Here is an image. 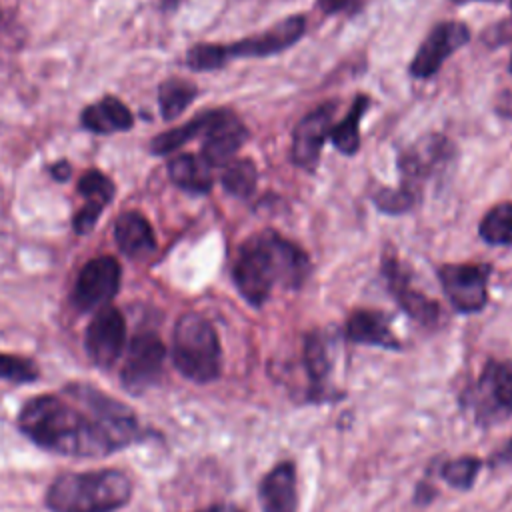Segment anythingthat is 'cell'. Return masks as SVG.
<instances>
[{"label":"cell","mask_w":512,"mask_h":512,"mask_svg":"<svg viewBox=\"0 0 512 512\" xmlns=\"http://www.w3.org/2000/svg\"><path fill=\"white\" fill-rule=\"evenodd\" d=\"M198 90L192 82L182 80V78H170L164 80L158 88V102H160V112L164 120H174L178 118L188 104L196 98Z\"/></svg>","instance_id":"23"},{"label":"cell","mask_w":512,"mask_h":512,"mask_svg":"<svg viewBox=\"0 0 512 512\" xmlns=\"http://www.w3.org/2000/svg\"><path fill=\"white\" fill-rule=\"evenodd\" d=\"M368 108V96H356L340 124L332 126L330 140L342 154H354L360 146V118Z\"/></svg>","instance_id":"22"},{"label":"cell","mask_w":512,"mask_h":512,"mask_svg":"<svg viewBox=\"0 0 512 512\" xmlns=\"http://www.w3.org/2000/svg\"><path fill=\"white\" fill-rule=\"evenodd\" d=\"M84 128L96 134H112L132 128V112L116 96H106L82 110Z\"/></svg>","instance_id":"19"},{"label":"cell","mask_w":512,"mask_h":512,"mask_svg":"<svg viewBox=\"0 0 512 512\" xmlns=\"http://www.w3.org/2000/svg\"><path fill=\"white\" fill-rule=\"evenodd\" d=\"M102 210H104V208H100V206L84 204V206L76 212V216H74V230H76L78 234H88V232L96 226V222H98Z\"/></svg>","instance_id":"31"},{"label":"cell","mask_w":512,"mask_h":512,"mask_svg":"<svg viewBox=\"0 0 512 512\" xmlns=\"http://www.w3.org/2000/svg\"><path fill=\"white\" fill-rule=\"evenodd\" d=\"M306 20L302 16H288L276 22L266 32L242 38L240 42L222 46V44H196L188 50L186 62L194 70H216L224 66L230 58H248V56H270L280 50H286L304 34Z\"/></svg>","instance_id":"5"},{"label":"cell","mask_w":512,"mask_h":512,"mask_svg":"<svg viewBox=\"0 0 512 512\" xmlns=\"http://www.w3.org/2000/svg\"><path fill=\"white\" fill-rule=\"evenodd\" d=\"M346 336L352 342L398 348V340L390 328L388 316L378 310H356L346 322Z\"/></svg>","instance_id":"18"},{"label":"cell","mask_w":512,"mask_h":512,"mask_svg":"<svg viewBox=\"0 0 512 512\" xmlns=\"http://www.w3.org/2000/svg\"><path fill=\"white\" fill-rule=\"evenodd\" d=\"M334 104H322L308 112L292 132V160L304 170H314L322 144L330 136Z\"/></svg>","instance_id":"11"},{"label":"cell","mask_w":512,"mask_h":512,"mask_svg":"<svg viewBox=\"0 0 512 512\" xmlns=\"http://www.w3.org/2000/svg\"><path fill=\"white\" fill-rule=\"evenodd\" d=\"M164 356L166 348L154 332H138L132 336L122 368L124 386L132 392H140L152 386L162 374Z\"/></svg>","instance_id":"9"},{"label":"cell","mask_w":512,"mask_h":512,"mask_svg":"<svg viewBox=\"0 0 512 512\" xmlns=\"http://www.w3.org/2000/svg\"><path fill=\"white\" fill-rule=\"evenodd\" d=\"M320 4L326 12H340V10L358 6V0H320Z\"/></svg>","instance_id":"32"},{"label":"cell","mask_w":512,"mask_h":512,"mask_svg":"<svg viewBox=\"0 0 512 512\" xmlns=\"http://www.w3.org/2000/svg\"><path fill=\"white\" fill-rule=\"evenodd\" d=\"M70 164L66 162V160H60V162H56V164H52L50 166V174H52V178H56V180H66L68 176H70Z\"/></svg>","instance_id":"33"},{"label":"cell","mask_w":512,"mask_h":512,"mask_svg":"<svg viewBox=\"0 0 512 512\" xmlns=\"http://www.w3.org/2000/svg\"><path fill=\"white\" fill-rule=\"evenodd\" d=\"M480 470V460L474 458V456H460L456 460H450L442 466L440 474L442 478L454 486V488H460V490H466L474 484V478Z\"/></svg>","instance_id":"27"},{"label":"cell","mask_w":512,"mask_h":512,"mask_svg":"<svg viewBox=\"0 0 512 512\" xmlns=\"http://www.w3.org/2000/svg\"><path fill=\"white\" fill-rule=\"evenodd\" d=\"M84 346L96 366H114L126 346V322L122 312L114 306H104L96 310L94 318L86 328Z\"/></svg>","instance_id":"8"},{"label":"cell","mask_w":512,"mask_h":512,"mask_svg":"<svg viewBox=\"0 0 512 512\" xmlns=\"http://www.w3.org/2000/svg\"><path fill=\"white\" fill-rule=\"evenodd\" d=\"M78 192L86 198V204H94L104 208L114 196L112 180L100 170H88L78 180Z\"/></svg>","instance_id":"26"},{"label":"cell","mask_w":512,"mask_h":512,"mask_svg":"<svg viewBox=\"0 0 512 512\" xmlns=\"http://www.w3.org/2000/svg\"><path fill=\"white\" fill-rule=\"evenodd\" d=\"M208 512H240V510L236 506H232V504H216Z\"/></svg>","instance_id":"35"},{"label":"cell","mask_w":512,"mask_h":512,"mask_svg":"<svg viewBox=\"0 0 512 512\" xmlns=\"http://www.w3.org/2000/svg\"><path fill=\"white\" fill-rule=\"evenodd\" d=\"M384 276L392 296L408 316H412L420 324H434L438 320V304L412 286L410 276L396 258H388L384 262Z\"/></svg>","instance_id":"14"},{"label":"cell","mask_w":512,"mask_h":512,"mask_svg":"<svg viewBox=\"0 0 512 512\" xmlns=\"http://www.w3.org/2000/svg\"><path fill=\"white\" fill-rule=\"evenodd\" d=\"M308 272V256L294 242L274 230H262L240 246L232 278L246 302L262 306L276 284L298 288Z\"/></svg>","instance_id":"2"},{"label":"cell","mask_w":512,"mask_h":512,"mask_svg":"<svg viewBox=\"0 0 512 512\" xmlns=\"http://www.w3.org/2000/svg\"><path fill=\"white\" fill-rule=\"evenodd\" d=\"M510 6H512V0H510Z\"/></svg>","instance_id":"38"},{"label":"cell","mask_w":512,"mask_h":512,"mask_svg":"<svg viewBox=\"0 0 512 512\" xmlns=\"http://www.w3.org/2000/svg\"><path fill=\"white\" fill-rule=\"evenodd\" d=\"M172 362L176 370L198 384L220 376L222 350L214 326L196 312L178 318L172 334Z\"/></svg>","instance_id":"4"},{"label":"cell","mask_w":512,"mask_h":512,"mask_svg":"<svg viewBox=\"0 0 512 512\" xmlns=\"http://www.w3.org/2000/svg\"><path fill=\"white\" fill-rule=\"evenodd\" d=\"M454 2H458V4H462V2H472V0H454ZM490 2H500V0H490Z\"/></svg>","instance_id":"36"},{"label":"cell","mask_w":512,"mask_h":512,"mask_svg":"<svg viewBox=\"0 0 512 512\" xmlns=\"http://www.w3.org/2000/svg\"><path fill=\"white\" fill-rule=\"evenodd\" d=\"M122 270L116 258L98 256L88 260L74 284L72 302L80 312L104 308L120 288Z\"/></svg>","instance_id":"6"},{"label":"cell","mask_w":512,"mask_h":512,"mask_svg":"<svg viewBox=\"0 0 512 512\" xmlns=\"http://www.w3.org/2000/svg\"><path fill=\"white\" fill-rule=\"evenodd\" d=\"M68 394L72 400L42 394L24 404L18 426L34 444L58 454L96 458L136 440L138 422L128 406L86 384L70 386Z\"/></svg>","instance_id":"1"},{"label":"cell","mask_w":512,"mask_h":512,"mask_svg":"<svg viewBox=\"0 0 512 512\" xmlns=\"http://www.w3.org/2000/svg\"><path fill=\"white\" fill-rule=\"evenodd\" d=\"M114 240L122 254L140 258L154 250V230L140 212H122L114 222Z\"/></svg>","instance_id":"17"},{"label":"cell","mask_w":512,"mask_h":512,"mask_svg":"<svg viewBox=\"0 0 512 512\" xmlns=\"http://www.w3.org/2000/svg\"><path fill=\"white\" fill-rule=\"evenodd\" d=\"M480 236L488 244H512V202H500L484 214Z\"/></svg>","instance_id":"25"},{"label":"cell","mask_w":512,"mask_h":512,"mask_svg":"<svg viewBox=\"0 0 512 512\" xmlns=\"http://www.w3.org/2000/svg\"><path fill=\"white\" fill-rule=\"evenodd\" d=\"M488 276L486 264H444L438 270L444 294L458 312H478L486 306Z\"/></svg>","instance_id":"7"},{"label":"cell","mask_w":512,"mask_h":512,"mask_svg":"<svg viewBox=\"0 0 512 512\" xmlns=\"http://www.w3.org/2000/svg\"><path fill=\"white\" fill-rule=\"evenodd\" d=\"M132 494L130 478L120 470H90L58 476L46 492L52 512H114Z\"/></svg>","instance_id":"3"},{"label":"cell","mask_w":512,"mask_h":512,"mask_svg":"<svg viewBox=\"0 0 512 512\" xmlns=\"http://www.w3.org/2000/svg\"><path fill=\"white\" fill-rule=\"evenodd\" d=\"M36 374V366L30 360L0 352V380L30 382L36 378Z\"/></svg>","instance_id":"29"},{"label":"cell","mask_w":512,"mask_h":512,"mask_svg":"<svg viewBox=\"0 0 512 512\" xmlns=\"http://www.w3.org/2000/svg\"><path fill=\"white\" fill-rule=\"evenodd\" d=\"M476 392L482 416L512 414V360H488Z\"/></svg>","instance_id":"13"},{"label":"cell","mask_w":512,"mask_h":512,"mask_svg":"<svg viewBox=\"0 0 512 512\" xmlns=\"http://www.w3.org/2000/svg\"><path fill=\"white\" fill-rule=\"evenodd\" d=\"M498 112H500L502 116L512 118V92H504V94L500 96V100H498Z\"/></svg>","instance_id":"34"},{"label":"cell","mask_w":512,"mask_h":512,"mask_svg":"<svg viewBox=\"0 0 512 512\" xmlns=\"http://www.w3.org/2000/svg\"><path fill=\"white\" fill-rule=\"evenodd\" d=\"M248 130L230 110H214L212 122L204 132L200 156L214 168L224 166L234 158L238 148L246 142Z\"/></svg>","instance_id":"12"},{"label":"cell","mask_w":512,"mask_h":512,"mask_svg":"<svg viewBox=\"0 0 512 512\" xmlns=\"http://www.w3.org/2000/svg\"><path fill=\"white\" fill-rule=\"evenodd\" d=\"M450 156V146L442 136H426L414 142L400 156V170L406 186L416 190V182L434 174Z\"/></svg>","instance_id":"15"},{"label":"cell","mask_w":512,"mask_h":512,"mask_svg":"<svg viewBox=\"0 0 512 512\" xmlns=\"http://www.w3.org/2000/svg\"><path fill=\"white\" fill-rule=\"evenodd\" d=\"M264 512H296V470L292 462L276 464L260 482Z\"/></svg>","instance_id":"16"},{"label":"cell","mask_w":512,"mask_h":512,"mask_svg":"<svg viewBox=\"0 0 512 512\" xmlns=\"http://www.w3.org/2000/svg\"><path fill=\"white\" fill-rule=\"evenodd\" d=\"M170 180L188 192L204 194L212 188V166L194 154H178L168 164Z\"/></svg>","instance_id":"20"},{"label":"cell","mask_w":512,"mask_h":512,"mask_svg":"<svg viewBox=\"0 0 512 512\" xmlns=\"http://www.w3.org/2000/svg\"><path fill=\"white\" fill-rule=\"evenodd\" d=\"M374 202L380 210L384 212H390V214H398V212H404L408 210L414 202H416V190L402 184L400 188H386V190H380L376 196H374Z\"/></svg>","instance_id":"28"},{"label":"cell","mask_w":512,"mask_h":512,"mask_svg":"<svg viewBox=\"0 0 512 512\" xmlns=\"http://www.w3.org/2000/svg\"><path fill=\"white\" fill-rule=\"evenodd\" d=\"M470 38V30L462 22H438L422 40L410 62V74L414 78L434 76L446 58L462 48Z\"/></svg>","instance_id":"10"},{"label":"cell","mask_w":512,"mask_h":512,"mask_svg":"<svg viewBox=\"0 0 512 512\" xmlns=\"http://www.w3.org/2000/svg\"><path fill=\"white\" fill-rule=\"evenodd\" d=\"M510 70H512V58H510Z\"/></svg>","instance_id":"37"},{"label":"cell","mask_w":512,"mask_h":512,"mask_svg":"<svg viewBox=\"0 0 512 512\" xmlns=\"http://www.w3.org/2000/svg\"><path fill=\"white\" fill-rule=\"evenodd\" d=\"M306 366L314 380H322L328 372V356L320 336H308L306 340Z\"/></svg>","instance_id":"30"},{"label":"cell","mask_w":512,"mask_h":512,"mask_svg":"<svg viewBox=\"0 0 512 512\" xmlns=\"http://www.w3.org/2000/svg\"><path fill=\"white\" fill-rule=\"evenodd\" d=\"M212 116H214V110H208V112H202V114L194 116L186 124H180L172 130H166V132L158 134L150 142L152 154H170V152L178 150L180 146H184L186 142H190L198 136H204V132L208 130V126L212 122Z\"/></svg>","instance_id":"21"},{"label":"cell","mask_w":512,"mask_h":512,"mask_svg":"<svg viewBox=\"0 0 512 512\" xmlns=\"http://www.w3.org/2000/svg\"><path fill=\"white\" fill-rule=\"evenodd\" d=\"M256 178H258L256 164L250 158H232L222 166V174H220V182L224 190L238 198H246L254 192Z\"/></svg>","instance_id":"24"}]
</instances>
